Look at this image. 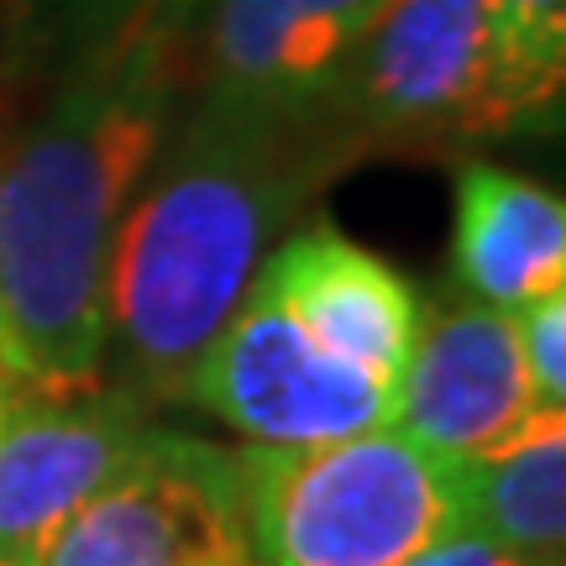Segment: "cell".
Segmentation results:
<instances>
[{"label": "cell", "instance_id": "cell-9", "mask_svg": "<svg viewBox=\"0 0 566 566\" xmlns=\"http://www.w3.org/2000/svg\"><path fill=\"white\" fill-rule=\"evenodd\" d=\"M153 405L111 384L69 399L11 394L0 415V546L42 551L147 441Z\"/></svg>", "mask_w": 566, "mask_h": 566}, {"label": "cell", "instance_id": "cell-2", "mask_svg": "<svg viewBox=\"0 0 566 566\" xmlns=\"http://www.w3.org/2000/svg\"><path fill=\"white\" fill-rule=\"evenodd\" d=\"M363 153L331 126L189 105L126 205L105 273V378L174 405L237 315L279 231Z\"/></svg>", "mask_w": 566, "mask_h": 566}, {"label": "cell", "instance_id": "cell-8", "mask_svg": "<svg viewBox=\"0 0 566 566\" xmlns=\"http://www.w3.org/2000/svg\"><path fill=\"white\" fill-rule=\"evenodd\" d=\"M535 415L546 409H535L530 394L514 315L457 283L424 294L388 424L446 462H472L514 441Z\"/></svg>", "mask_w": 566, "mask_h": 566}, {"label": "cell", "instance_id": "cell-1", "mask_svg": "<svg viewBox=\"0 0 566 566\" xmlns=\"http://www.w3.org/2000/svg\"><path fill=\"white\" fill-rule=\"evenodd\" d=\"M205 0H122L59 53L48 101L0 137V373L11 394L105 384V273L179 122Z\"/></svg>", "mask_w": 566, "mask_h": 566}, {"label": "cell", "instance_id": "cell-4", "mask_svg": "<svg viewBox=\"0 0 566 566\" xmlns=\"http://www.w3.org/2000/svg\"><path fill=\"white\" fill-rule=\"evenodd\" d=\"M357 153L514 137L488 53L483 0H384L321 101Z\"/></svg>", "mask_w": 566, "mask_h": 566}, {"label": "cell", "instance_id": "cell-13", "mask_svg": "<svg viewBox=\"0 0 566 566\" xmlns=\"http://www.w3.org/2000/svg\"><path fill=\"white\" fill-rule=\"evenodd\" d=\"M483 27L514 137L556 126L566 84V0H483Z\"/></svg>", "mask_w": 566, "mask_h": 566}, {"label": "cell", "instance_id": "cell-18", "mask_svg": "<svg viewBox=\"0 0 566 566\" xmlns=\"http://www.w3.org/2000/svg\"><path fill=\"white\" fill-rule=\"evenodd\" d=\"M6 399H11V384H6V373H0V415H6Z\"/></svg>", "mask_w": 566, "mask_h": 566}, {"label": "cell", "instance_id": "cell-11", "mask_svg": "<svg viewBox=\"0 0 566 566\" xmlns=\"http://www.w3.org/2000/svg\"><path fill=\"white\" fill-rule=\"evenodd\" d=\"M451 283L493 310H520L566 289V200L504 163L457 168Z\"/></svg>", "mask_w": 566, "mask_h": 566}, {"label": "cell", "instance_id": "cell-16", "mask_svg": "<svg viewBox=\"0 0 566 566\" xmlns=\"http://www.w3.org/2000/svg\"><path fill=\"white\" fill-rule=\"evenodd\" d=\"M405 566H525V562H514L509 551L488 546V541H478V535H451V541H441V546L409 556Z\"/></svg>", "mask_w": 566, "mask_h": 566}, {"label": "cell", "instance_id": "cell-14", "mask_svg": "<svg viewBox=\"0 0 566 566\" xmlns=\"http://www.w3.org/2000/svg\"><path fill=\"white\" fill-rule=\"evenodd\" d=\"M122 0H0V48L11 69L59 59L90 27L116 17Z\"/></svg>", "mask_w": 566, "mask_h": 566}, {"label": "cell", "instance_id": "cell-12", "mask_svg": "<svg viewBox=\"0 0 566 566\" xmlns=\"http://www.w3.org/2000/svg\"><path fill=\"white\" fill-rule=\"evenodd\" d=\"M462 530L525 566L566 556V415L546 409L488 457L462 462Z\"/></svg>", "mask_w": 566, "mask_h": 566}, {"label": "cell", "instance_id": "cell-6", "mask_svg": "<svg viewBox=\"0 0 566 566\" xmlns=\"http://www.w3.org/2000/svg\"><path fill=\"white\" fill-rule=\"evenodd\" d=\"M179 399L252 446L346 441L394 420V388L331 352L258 289H247L237 315L189 367Z\"/></svg>", "mask_w": 566, "mask_h": 566}, {"label": "cell", "instance_id": "cell-3", "mask_svg": "<svg viewBox=\"0 0 566 566\" xmlns=\"http://www.w3.org/2000/svg\"><path fill=\"white\" fill-rule=\"evenodd\" d=\"M252 566H405L462 530V462L394 424L321 446H242Z\"/></svg>", "mask_w": 566, "mask_h": 566}, {"label": "cell", "instance_id": "cell-7", "mask_svg": "<svg viewBox=\"0 0 566 566\" xmlns=\"http://www.w3.org/2000/svg\"><path fill=\"white\" fill-rule=\"evenodd\" d=\"M378 11L384 0H205L189 48V105L242 122H315Z\"/></svg>", "mask_w": 566, "mask_h": 566}, {"label": "cell", "instance_id": "cell-17", "mask_svg": "<svg viewBox=\"0 0 566 566\" xmlns=\"http://www.w3.org/2000/svg\"><path fill=\"white\" fill-rule=\"evenodd\" d=\"M0 566H42V551H21V546H0Z\"/></svg>", "mask_w": 566, "mask_h": 566}, {"label": "cell", "instance_id": "cell-15", "mask_svg": "<svg viewBox=\"0 0 566 566\" xmlns=\"http://www.w3.org/2000/svg\"><path fill=\"white\" fill-rule=\"evenodd\" d=\"M535 409H566V289L509 310Z\"/></svg>", "mask_w": 566, "mask_h": 566}, {"label": "cell", "instance_id": "cell-19", "mask_svg": "<svg viewBox=\"0 0 566 566\" xmlns=\"http://www.w3.org/2000/svg\"><path fill=\"white\" fill-rule=\"evenodd\" d=\"M247 566H252V562H247Z\"/></svg>", "mask_w": 566, "mask_h": 566}, {"label": "cell", "instance_id": "cell-10", "mask_svg": "<svg viewBox=\"0 0 566 566\" xmlns=\"http://www.w3.org/2000/svg\"><path fill=\"white\" fill-rule=\"evenodd\" d=\"M252 289L289 310L300 325H310L367 378L399 394L409 346H415V321H420V294L388 258L352 242L336 226L315 221L268 252Z\"/></svg>", "mask_w": 566, "mask_h": 566}, {"label": "cell", "instance_id": "cell-5", "mask_svg": "<svg viewBox=\"0 0 566 566\" xmlns=\"http://www.w3.org/2000/svg\"><path fill=\"white\" fill-rule=\"evenodd\" d=\"M237 451L153 424L111 483L42 546V566H247Z\"/></svg>", "mask_w": 566, "mask_h": 566}]
</instances>
